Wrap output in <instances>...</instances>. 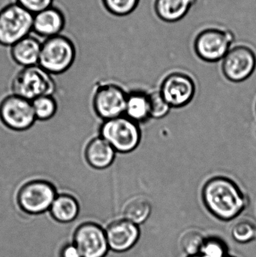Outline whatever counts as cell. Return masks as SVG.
<instances>
[{"instance_id":"d6986e66","label":"cell","mask_w":256,"mask_h":257,"mask_svg":"<svg viewBox=\"0 0 256 257\" xmlns=\"http://www.w3.org/2000/svg\"><path fill=\"white\" fill-rule=\"evenodd\" d=\"M125 114L137 123L147 121L150 117L148 94L141 91L128 93Z\"/></svg>"},{"instance_id":"f1b7e54d","label":"cell","mask_w":256,"mask_h":257,"mask_svg":"<svg viewBox=\"0 0 256 257\" xmlns=\"http://www.w3.org/2000/svg\"><path fill=\"white\" fill-rule=\"evenodd\" d=\"M187 257H201L199 254L194 255V256H188Z\"/></svg>"},{"instance_id":"7a4b0ae2","label":"cell","mask_w":256,"mask_h":257,"mask_svg":"<svg viewBox=\"0 0 256 257\" xmlns=\"http://www.w3.org/2000/svg\"><path fill=\"white\" fill-rule=\"evenodd\" d=\"M57 90V80L54 75L39 65L23 67L12 80V93L31 102L40 96H54Z\"/></svg>"},{"instance_id":"484cf974","label":"cell","mask_w":256,"mask_h":257,"mask_svg":"<svg viewBox=\"0 0 256 257\" xmlns=\"http://www.w3.org/2000/svg\"><path fill=\"white\" fill-rule=\"evenodd\" d=\"M204 235L197 231H190L184 234L181 239V247L188 256L199 254L204 242Z\"/></svg>"},{"instance_id":"ffe728a7","label":"cell","mask_w":256,"mask_h":257,"mask_svg":"<svg viewBox=\"0 0 256 257\" xmlns=\"http://www.w3.org/2000/svg\"><path fill=\"white\" fill-rule=\"evenodd\" d=\"M151 211V204L148 199L143 196H135L125 204L123 209V218L139 226L147 221Z\"/></svg>"},{"instance_id":"e0dca14e","label":"cell","mask_w":256,"mask_h":257,"mask_svg":"<svg viewBox=\"0 0 256 257\" xmlns=\"http://www.w3.org/2000/svg\"><path fill=\"white\" fill-rule=\"evenodd\" d=\"M197 0H155L154 11L156 16L168 23L183 19Z\"/></svg>"},{"instance_id":"3957f363","label":"cell","mask_w":256,"mask_h":257,"mask_svg":"<svg viewBox=\"0 0 256 257\" xmlns=\"http://www.w3.org/2000/svg\"><path fill=\"white\" fill-rule=\"evenodd\" d=\"M76 55L72 40L63 35H57L42 42L39 65L52 75H61L72 68Z\"/></svg>"},{"instance_id":"8992f818","label":"cell","mask_w":256,"mask_h":257,"mask_svg":"<svg viewBox=\"0 0 256 257\" xmlns=\"http://www.w3.org/2000/svg\"><path fill=\"white\" fill-rule=\"evenodd\" d=\"M33 16L18 3H11L0 11V45L11 46L33 31Z\"/></svg>"},{"instance_id":"f546056e","label":"cell","mask_w":256,"mask_h":257,"mask_svg":"<svg viewBox=\"0 0 256 257\" xmlns=\"http://www.w3.org/2000/svg\"><path fill=\"white\" fill-rule=\"evenodd\" d=\"M227 257H234V256H229V255H228V256Z\"/></svg>"},{"instance_id":"83f0119b","label":"cell","mask_w":256,"mask_h":257,"mask_svg":"<svg viewBox=\"0 0 256 257\" xmlns=\"http://www.w3.org/2000/svg\"><path fill=\"white\" fill-rule=\"evenodd\" d=\"M61 257H82L76 246L69 244L62 250Z\"/></svg>"},{"instance_id":"9c48e42d","label":"cell","mask_w":256,"mask_h":257,"mask_svg":"<svg viewBox=\"0 0 256 257\" xmlns=\"http://www.w3.org/2000/svg\"><path fill=\"white\" fill-rule=\"evenodd\" d=\"M127 93L114 84H101L96 87L93 97L95 113L102 120L123 116Z\"/></svg>"},{"instance_id":"8fae6325","label":"cell","mask_w":256,"mask_h":257,"mask_svg":"<svg viewBox=\"0 0 256 257\" xmlns=\"http://www.w3.org/2000/svg\"><path fill=\"white\" fill-rule=\"evenodd\" d=\"M195 82L186 74L174 72L162 81L161 94L171 108H182L190 103L195 94Z\"/></svg>"},{"instance_id":"cb8c5ba5","label":"cell","mask_w":256,"mask_h":257,"mask_svg":"<svg viewBox=\"0 0 256 257\" xmlns=\"http://www.w3.org/2000/svg\"><path fill=\"white\" fill-rule=\"evenodd\" d=\"M102 2L110 14L123 17L132 14L138 7L140 0H102Z\"/></svg>"},{"instance_id":"277c9868","label":"cell","mask_w":256,"mask_h":257,"mask_svg":"<svg viewBox=\"0 0 256 257\" xmlns=\"http://www.w3.org/2000/svg\"><path fill=\"white\" fill-rule=\"evenodd\" d=\"M99 134L114 148L116 152L121 154L135 151L141 140L138 123L124 115L102 121L99 126Z\"/></svg>"},{"instance_id":"603a6c76","label":"cell","mask_w":256,"mask_h":257,"mask_svg":"<svg viewBox=\"0 0 256 257\" xmlns=\"http://www.w3.org/2000/svg\"><path fill=\"white\" fill-rule=\"evenodd\" d=\"M231 235L237 242L241 244L250 242L256 238V225L247 219L239 220L233 226Z\"/></svg>"},{"instance_id":"30bf717a","label":"cell","mask_w":256,"mask_h":257,"mask_svg":"<svg viewBox=\"0 0 256 257\" xmlns=\"http://www.w3.org/2000/svg\"><path fill=\"white\" fill-rule=\"evenodd\" d=\"M255 68L256 53L249 45H239L231 48L222 59V72L232 82L247 79Z\"/></svg>"},{"instance_id":"44dd1931","label":"cell","mask_w":256,"mask_h":257,"mask_svg":"<svg viewBox=\"0 0 256 257\" xmlns=\"http://www.w3.org/2000/svg\"><path fill=\"white\" fill-rule=\"evenodd\" d=\"M36 120H51L58 111V102L54 96H43L32 101Z\"/></svg>"},{"instance_id":"5bb4252c","label":"cell","mask_w":256,"mask_h":257,"mask_svg":"<svg viewBox=\"0 0 256 257\" xmlns=\"http://www.w3.org/2000/svg\"><path fill=\"white\" fill-rule=\"evenodd\" d=\"M65 25L64 13L56 6H51L33 16V31L45 39L60 35Z\"/></svg>"},{"instance_id":"ac0fdd59","label":"cell","mask_w":256,"mask_h":257,"mask_svg":"<svg viewBox=\"0 0 256 257\" xmlns=\"http://www.w3.org/2000/svg\"><path fill=\"white\" fill-rule=\"evenodd\" d=\"M79 210V202L73 194L62 193L54 199L50 212L57 221L69 223L76 218Z\"/></svg>"},{"instance_id":"4fadbf2b","label":"cell","mask_w":256,"mask_h":257,"mask_svg":"<svg viewBox=\"0 0 256 257\" xmlns=\"http://www.w3.org/2000/svg\"><path fill=\"white\" fill-rule=\"evenodd\" d=\"M105 233L109 249L117 253L132 249L138 242L141 234L139 226L124 218L111 223Z\"/></svg>"},{"instance_id":"6da1fadb","label":"cell","mask_w":256,"mask_h":257,"mask_svg":"<svg viewBox=\"0 0 256 257\" xmlns=\"http://www.w3.org/2000/svg\"><path fill=\"white\" fill-rule=\"evenodd\" d=\"M202 200L214 217L229 221L238 217L249 205V198L233 180L226 177L210 178L202 189Z\"/></svg>"},{"instance_id":"ba28073f","label":"cell","mask_w":256,"mask_h":257,"mask_svg":"<svg viewBox=\"0 0 256 257\" xmlns=\"http://www.w3.org/2000/svg\"><path fill=\"white\" fill-rule=\"evenodd\" d=\"M0 120L14 131L28 130L36 122L31 101L17 95H7L0 102Z\"/></svg>"},{"instance_id":"7402d4cb","label":"cell","mask_w":256,"mask_h":257,"mask_svg":"<svg viewBox=\"0 0 256 257\" xmlns=\"http://www.w3.org/2000/svg\"><path fill=\"white\" fill-rule=\"evenodd\" d=\"M199 255L201 257H227L228 247L226 242L219 237H207L204 238Z\"/></svg>"},{"instance_id":"4316f807","label":"cell","mask_w":256,"mask_h":257,"mask_svg":"<svg viewBox=\"0 0 256 257\" xmlns=\"http://www.w3.org/2000/svg\"><path fill=\"white\" fill-rule=\"evenodd\" d=\"M54 0H17V3L32 14L42 12L53 6Z\"/></svg>"},{"instance_id":"7c38bea8","label":"cell","mask_w":256,"mask_h":257,"mask_svg":"<svg viewBox=\"0 0 256 257\" xmlns=\"http://www.w3.org/2000/svg\"><path fill=\"white\" fill-rule=\"evenodd\" d=\"M75 244L82 257H105L109 250L106 233L93 223H84L78 228Z\"/></svg>"},{"instance_id":"d4e9b609","label":"cell","mask_w":256,"mask_h":257,"mask_svg":"<svg viewBox=\"0 0 256 257\" xmlns=\"http://www.w3.org/2000/svg\"><path fill=\"white\" fill-rule=\"evenodd\" d=\"M148 99L150 117L160 119L165 117L169 113L171 106L164 99L160 91L148 93Z\"/></svg>"},{"instance_id":"2e32d148","label":"cell","mask_w":256,"mask_h":257,"mask_svg":"<svg viewBox=\"0 0 256 257\" xmlns=\"http://www.w3.org/2000/svg\"><path fill=\"white\" fill-rule=\"evenodd\" d=\"M42 42L34 36H26L11 47V57L22 67L39 64Z\"/></svg>"},{"instance_id":"9a60e30c","label":"cell","mask_w":256,"mask_h":257,"mask_svg":"<svg viewBox=\"0 0 256 257\" xmlns=\"http://www.w3.org/2000/svg\"><path fill=\"white\" fill-rule=\"evenodd\" d=\"M115 150L101 136L92 139L84 151V157L89 166L96 170H104L113 164L116 157Z\"/></svg>"},{"instance_id":"52a82bcc","label":"cell","mask_w":256,"mask_h":257,"mask_svg":"<svg viewBox=\"0 0 256 257\" xmlns=\"http://www.w3.org/2000/svg\"><path fill=\"white\" fill-rule=\"evenodd\" d=\"M232 32L222 28H207L200 32L194 41V50L204 61L214 63L222 60L231 49Z\"/></svg>"},{"instance_id":"5b68a950","label":"cell","mask_w":256,"mask_h":257,"mask_svg":"<svg viewBox=\"0 0 256 257\" xmlns=\"http://www.w3.org/2000/svg\"><path fill=\"white\" fill-rule=\"evenodd\" d=\"M58 195V188L46 179L27 181L20 188L17 196L18 206L30 214H39L50 210Z\"/></svg>"}]
</instances>
